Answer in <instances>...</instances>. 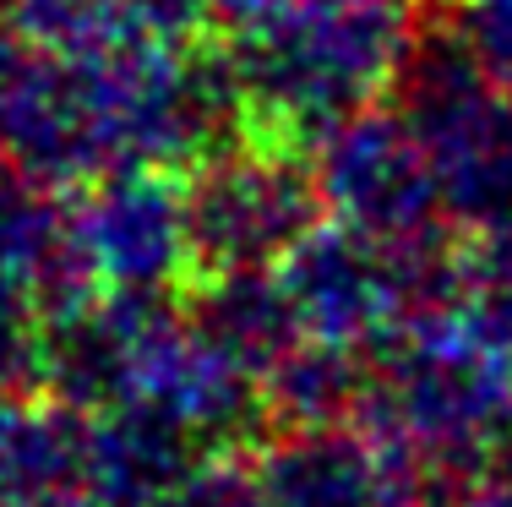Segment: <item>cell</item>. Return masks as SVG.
<instances>
[{
	"mask_svg": "<svg viewBox=\"0 0 512 507\" xmlns=\"http://www.w3.org/2000/svg\"><path fill=\"white\" fill-rule=\"evenodd\" d=\"M414 28L420 6L409 0H224L213 39L240 88V131L316 153L393 99Z\"/></svg>",
	"mask_w": 512,
	"mask_h": 507,
	"instance_id": "obj_1",
	"label": "cell"
},
{
	"mask_svg": "<svg viewBox=\"0 0 512 507\" xmlns=\"http://www.w3.org/2000/svg\"><path fill=\"white\" fill-rule=\"evenodd\" d=\"M191 279L284 268V257L327 224L311 153L235 137L180 175ZM186 279V284H191Z\"/></svg>",
	"mask_w": 512,
	"mask_h": 507,
	"instance_id": "obj_2",
	"label": "cell"
},
{
	"mask_svg": "<svg viewBox=\"0 0 512 507\" xmlns=\"http://www.w3.org/2000/svg\"><path fill=\"white\" fill-rule=\"evenodd\" d=\"M311 164L322 180L327 219L360 229L371 240L393 246V240H414L425 229L447 224L436 164L393 104H376L349 126H338L311 153Z\"/></svg>",
	"mask_w": 512,
	"mask_h": 507,
	"instance_id": "obj_3",
	"label": "cell"
},
{
	"mask_svg": "<svg viewBox=\"0 0 512 507\" xmlns=\"http://www.w3.org/2000/svg\"><path fill=\"white\" fill-rule=\"evenodd\" d=\"M251 464L273 507H425L420 453L365 420L273 426Z\"/></svg>",
	"mask_w": 512,
	"mask_h": 507,
	"instance_id": "obj_4",
	"label": "cell"
},
{
	"mask_svg": "<svg viewBox=\"0 0 512 507\" xmlns=\"http://www.w3.org/2000/svg\"><path fill=\"white\" fill-rule=\"evenodd\" d=\"M66 229L104 289L169 295L191 279L180 180L169 169H109L66 197Z\"/></svg>",
	"mask_w": 512,
	"mask_h": 507,
	"instance_id": "obj_5",
	"label": "cell"
},
{
	"mask_svg": "<svg viewBox=\"0 0 512 507\" xmlns=\"http://www.w3.org/2000/svg\"><path fill=\"white\" fill-rule=\"evenodd\" d=\"M289 300H295L306 338H333V344H382L393 328L409 322L404 279L387 240H371L360 229L327 219L311 229L278 268Z\"/></svg>",
	"mask_w": 512,
	"mask_h": 507,
	"instance_id": "obj_6",
	"label": "cell"
},
{
	"mask_svg": "<svg viewBox=\"0 0 512 507\" xmlns=\"http://www.w3.org/2000/svg\"><path fill=\"white\" fill-rule=\"evenodd\" d=\"M0 507H99L93 415L44 388L0 398Z\"/></svg>",
	"mask_w": 512,
	"mask_h": 507,
	"instance_id": "obj_7",
	"label": "cell"
},
{
	"mask_svg": "<svg viewBox=\"0 0 512 507\" xmlns=\"http://www.w3.org/2000/svg\"><path fill=\"white\" fill-rule=\"evenodd\" d=\"M186 322L207 349H218L229 366H240L256 382H267L306 344V322H300L278 268L191 279L186 284Z\"/></svg>",
	"mask_w": 512,
	"mask_h": 507,
	"instance_id": "obj_8",
	"label": "cell"
},
{
	"mask_svg": "<svg viewBox=\"0 0 512 507\" xmlns=\"http://www.w3.org/2000/svg\"><path fill=\"white\" fill-rule=\"evenodd\" d=\"M197 464V437L148 398H120L93 415L99 507H148Z\"/></svg>",
	"mask_w": 512,
	"mask_h": 507,
	"instance_id": "obj_9",
	"label": "cell"
},
{
	"mask_svg": "<svg viewBox=\"0 0 512 507\" xmlns=\"http://www.w3.org/2000/svg\"><path fill=\"white\" fill-rule=\"evenodd\" d=\"M371 349L306 338L273 377L262 382L267 431L273 426H327V420H360L371 393Z\"/></svg>",
	"mask_w": 512,
	"mask_h": 507,
	"instance_id": "obj_10",
	"label": "cell"
},
{
	"mask_svg": "<svg viewBox=\"0 0 512 507\" xmlns=\"http://www.w3.org/2000/svg\"><path fill=\"white\" fill-rule=\"evenodd\" d=\"M60 235H66V197L0 153V279L28 284Z\"/></svg>",
	"mask_w": 512,
	"mask_h": 507,
	"instance_id": "obj_11",
	"label": "cell"
},
{
	"mask_svg": "<svg viewBox=\"0 0 512 507\" xmlns=\"http://www.w3.org/2000/svg\"><path fill=\"white\" fill-rule=\"evenodd\" d=\"M458 317L469 322L485 344L512 355V224L474 235L463 251V295Z\"/></svg>",
	"mask_w": 512,
	"mask_h": 507,
	"instance_id": "obj_12",
	"label": "cell"
},
{
	"mask_svg": "<svg viewBox=\"0 0 512 507\" xmlns=\"http://www.w3.org/2000/svg\"><path fill=\"white\" fill-rule=\"evenodd\" d=\"M436 22L458 39L469 66L512 104V0H436Z\"/></svg>",
	"mask_w": 512,
	"mask_h": 507,
	"instance_id": "obj_13",
	"label": "cell"
},
{
	"mask_svg": "<svg viewBox=\"0 0 512 507\" xmlns=\"http://www.w3.org/2000/svg\"><path fill=\"white\" fill-rule=\"evenodd\" d=\"M44 388V311L22 279H0V398Z\"/></svg>",
	"mask_w": 512,
	"mask_h": 507,
	"instance_id": "obj_14",
	"label": "cell"
},
{
	"mask_svg": "<svg viewBox=\"0 0 512 507\" xmlns=\"http://www.w3.org/2000/svg\"><path fill=\"white\" fill-rule=\"evenodd\" d=\"M148 507H273V502H267L262 475H256L251 458L218 448L213 458H197V464H191L169 491H158Z\"/></svg>",
	"mask_w": 512,
	"mask_h": 507,
	"instance_id": "obj_15",
	"label": "cell"
}]
</instances>
